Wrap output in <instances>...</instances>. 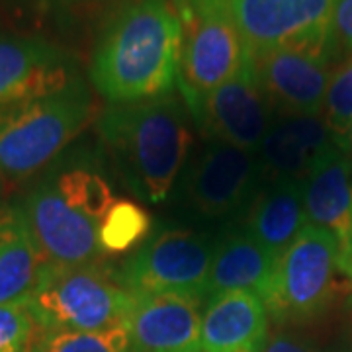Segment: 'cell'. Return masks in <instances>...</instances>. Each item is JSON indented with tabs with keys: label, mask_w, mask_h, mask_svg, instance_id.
<instances>
[{
	"label": "cell",
	"mask_w": 352,
	"mask_h": 352,
	"mask_svg": "<svg viewBox=\"0 0 352 352\" xmlns=\"http://www.w3.org/2000/svg\"><path fill=\"white\" fill-rule=\"evenodd\" d=\"M182 25L173 0H127L102 28L90 80L110 104L170 94L180 73Z\"/></svg>",
	"instance_id": "obj_1"
},
{
	"label": "cell",
	"mask_w": 352,
	"mask_h": 352,
	"mask_svg": "<svg viewBox=\"0 0 352 352\" xmlns=\"http://www.w3.org/2000/svg\"><path fill=\"white\" fill-rule=\"evenodd\" d=\"M192 113L175 92L133 104H110L98 135L131 194L161 204L180 180L192 145Z\"/></svg>",
	"instance_id": "obj_2"
},
{
	"label": "cell",
	"mask_w": 352,
	"mask_h": 352,
	"mask_svg": "<svg viewBox=\"0 0 352 352\" xmlns=\"http://www.w3.org/2000/svg\"><path fill=\"white\" fill-rule=\"evenodd\" d=\"M94 100L76 76L61 90L0 106V170L22 180L53 161L90 124Z\"/></svg>",
	"instance_id": "obj_3"
},
{
	"label": "cell",
	"mask_w": 352,
	"mask_h": 352,
	"mask_svg": "<svg viewBox=\"0 0 352 352\" xmlns=\"http://www.w3.org/2000/svg\"><path fill=\"white\" fill-rule=\"evenodd\" d=\"M25 303L39 331L104 333L127 325L135 296L100 264H45Z\"/></svg>",
	"instance_id": "obj_4"
},
{
	"label": "cell",
	"mask_w": 352,
	"mask_h": 352,
	"mask_svg": "<svg viewBox=\"0 0 352 352\" xmlns=\"http://www.w3.org/2000/svg\"><path fill=\"white\" fill-rule=\"evenodd\" d=\"M268 175L258 151L210 141L178 180V208L221 231L239 226Z\"/></svg>",
	"instance_id": "obj_5"
},
{
	"label": "cell",
	"mask_w": 352,
	"mask_h": 352,
	"mask_svg": "<svg viewBox=\"0 0 352 352\" xmlns=\"http://www.w3.org/2000/svg\"><path fill=\"white\" fill-rule=\"evenodd\" d=\"M217 241L219 231L163 229L143 241L113 278L133 296L180 294L204 302Z\"/></svg>",
	"instance_id": "obj_6"
},
{
	"label": "cell",
	"mask_w": 352,
	"mask_h": 352,
	"mask_svg": "<svg viewBox=\"0 0 352 352\" xmlns=\"http://www.w3.org/2000/svg\"><path fill=\"white\" fill-rule=\"evenodd\" d=\"M180 25L178 87L186 102L221 87L241 71L249 51L226 0H173Z\"/></svg>",
	"instance_id": "obj_7"
},
{
	"label": "cell",
	"mask_w": 352,
	"mask_h": 352,
	"mask_svg": "<svg viewBox=\"0 0 352 352\" xmlns=\"http://www.w3.org/2000/svg\"><path fill=\"white\" fill-rule=\"evenodd\" d=\"M339 270V241L323 227L307 226L276 263L263 298L276 323H302L327 309Z\"/></svg>",
	"instance_id": "obj_8"
},
{
	"label": "cell",
	"mask_w": 352,
	"mask_h": 352,
	"mask_svg": "<svg viewBox=\"0 0 352 352\" xmlns=\"http://www.w3.org/2000/svg\"><path fill=\"white\" fill-rule=\"evenodd\" d=\"M245 47L258 57L280 47L335 45L337 0H226Z\"/></svg>",
	"instance_id": "obj_9"
},
{
	"label": "cell",
	"mask_w": 352,
	"mask_h": 352,
	"mask_svg": "<svg viewBox=\"0 0 352 352\" xmlns=\"http://www.w3.org/2000/svg\"><path fill=\"white\" fill-rule=\"evenodd\" d=\"M192 120L210 141L258 151L276 112L264 94L251 55L235 76L196 100L186 102Z\"/></svg>",
	"instance_id": "obj_10"
},
{
	"label": "cell",
	"mask_w": 352,
	"mask_h": 352,
	"mask_svg": "<svg viewBox=\"0 0 352 352\" xmlns=\"http://www.w3.org/2000/svg\"><path fill=\"white\" fill-rule=\"evenodd\" d=\"M28 226L47 264H98L104 256L100 226L71 201L50 178L22 204Z\"/></svg>",
	"instance_id": "obj_11"
},
{
	"label": "cell",
	"mask_w": 352,
	"mask_h": 352,
	"mask_svg": "<svg viewBox=\"0 0 352 352\" xmlns=\"http://www.w3.org/2000/svg\"><path fill=\"white\" fill-rule=\"evenodd\" d=\"M333 47H280L251 57L276 116H321L333 76Z\"/></svg>",
	"instance_id": "obj_12"
},
{
	"label": "cell",
	"mask_w": 352,
	"mask_h": 352,
	"mask_svg": "<svg viewBox=\"0 0 352 352\" xmlns=\"http://www.w3.org/2000/svg\"><path fill=\"white\" fill-rule=\"evenodd\" d=\"M201 300L180 294L135 296L127 319L131 352H204Z\"/></svg>",
	"instance_id": "obj_13"
},
{
	"label": "cell",
	"mask_w": 352,
	"mask_h": 352,
	"mask_svg": "<svg viewBox=\"0 0 352 352\" xmlns=\"http://www.w3.org/2000/svg\"><path fill=\"white\" fill-rule=\"evenodd\" d=\"M76 78L71 59L45 39L0 36V106L45 96Z\"/></svg>",
	"instance_id": "obj_14"
},
{
	"label": "cell",
	"mask_w": 352,
	"mask_h": 352,
	"mask_svg": "<svg viewBox=\"0 0 352 352\" xmlns=\"http://www.w3.org/2000/svg\"><path fill=\"white\" fill-rule=\"evenodd\" d=\"M307 223L331 231L339 243L352 227V151L335 138L303 178Z\"/></svg>",
	"instance_id": "obj_15"
},
{
	"label": "cell",
	"mask_w": 352,
	"mask_h": 352,
	"mask_svg": "<svg viewBox=\"0 0 352 352\" xmlns=\"http://www.w3.org/2000/svg\"><path fill=\"white\" fill-rule=\"evenodd\" d=\"M270 315L254 292L233 289L206 300L201 314L204 352H261Z\"/></svg>",
	"instance_id": "obj_16"
},
{
	"label": "cell",
	"mask_w": 352,
	"mask_h": 352,
	"mask_svg": "<svg viewBox=\"0 0 352 352\" xmlns=\"http://www.w3.org/2000/svg\"><path fill=\"white\" fill-rule=\"evenodd\" d=\"M239 226L278 261L307 226L303 180L268 176Z\"/></svg>",
	"instance_id": "obj_17"
},
{
	"label": "cell",
	"mask_w": 352,
	"mask_h": 352,
	"mask_svg": "<svg viewBox=\"0 0 352 352\" xmlns=\"http://www.w3.org/2000/svg\"><path fill=\"white\" fill-rule=\"evenodd\" d=\"M333 139L321 116H276L258 155L268 176L303 180Z\"/></svg>",
	"instance_id": "obj_18"
},
{
	"label": "cell",
	"mask_w": 352,
	"mask_h": 352,
	"mask_svg": "<svg viewBox=\"0 0 352 352\" xmlns=\"http://www.w3.org/2000/svg\"><path fill=\"white\" fill-rule=\"evenodd\" d=\"M276 263V258L243 227H227L219 231L214 263L206 284V300L233 289L254 292L263 300L274 276Z\"/></svg>",
	"instance_id": "obj_19"
},
{
	"label": "cell",
	"mask_w": 352,
	"mask_h": 352,
	"mask_svg": "<svg viewBox=\"0 0 352 352\" xmlns=\"http://www.w3.org/2000/svg\"><path fill=\"white\" fill-rule=\"evenodd\" d=\"M45 264L22 206L0 208V305L28 302Z\"/></svg>",
	"instance_id": "obj_20"
},
{
	"label": "cell",
	"mask_w": 352,
	"mask_h": 352,
	"mask_svg": "<svg viewBox=\"0 0 352 352\" xmlns=\"http://www.w3.org/2000/svg\"><path fill=\"white\" fill-rule=\"evenodd\" d=\"M151 217L149 214L129 200H116L110 212L100 223V247L104 252L135 251L151 233Z\"/></svg>",
	"instance_id": "obj_21"
},
{
	"label": "cell",
	"mask_w": 352,
	"mask_h": 352,
	"mask_svg": "<svg viewBox=\"0 0 352 352\" xmlns=\"http://www.w3.org/2000/svg\"><path fill=\"white\" fill-rule=\"evenodd\" d=\"M53 180L65 196L75 201L98 226L116 201L108 180L90 166H73L53 176Z\"/></svg>",
	"instance_id": "obj_22"
},
{
	"label": "cell",
	"mask_w": 352,
	"mask_h": 352,
	"mask_svg": "<svg viewBox=\"0 0 352 352\" xmlns=\"http://www.w3.org/2000/svg\"><path fill=\"white\" fill-rule=\"evenodd\" d=\"M30 352H131L127 325L104 333L39 331Z\"/></svg>",
	"instance_id": "obj_23"
},
{
	"label": "cell",
	"mask_w": 352,
	"mask_h": 352,
	"mask_svg": "<svg viewBox=\"0 0 352 352\" xmlns=\"http://www.w3.org/2000/svg\"><path fill=\"white\" fill-rule=\"evenodd\" d=\"M323 110V120L327 122L331 133L335 138H346L352 124V59L331 76Z\"/></svg>",
	"instance_id": "obj_24"
},
{
	"label": "cell",
	"mask_w": 352,
	"mask_h": 352,
	"mask_svg": "<svg viewBox=\"0 0 352 352\" xmlns=\"http://www.w3.org/2000/svg\"><path fill=\"white\" fill-rule=\"evenodd\" d=\"M38 333L28 303L0 305V352H30Z\"/></svg>",
	"instance_id": "obj_25"
},
{
	"label": "cell",
	"mask_w": 352,
	"mask_h": 352,
	"mask_svg": "<svg viewBox=\"0 0 352 352\" xmlns=\"http://www.w3.org/2000/svg\"><path fill=\"white\" fill-rule=\"evenodd\" d=\"M333 32L340 43L352 51V0H337L335 18H333Z\"/></svg>",
	"instance_id": "obj_26"
},
{
	"label": "cell",
	"mask_w": 352,
	"mask_h": 352,
	"mask_svg": "<svg viewBox=\"0 0 352 352\" xmlns=\"http://www.w3.org/2000/svg\"><path fill=\"white\" fill-rule=\"evenodd\" d=\"M261 352H317L309 344H305L303 340L296 339L286 333H276L272 337H268L266 344Z\"/></svg>",
	"instance_id": "obj_27"
},
{
	"label": "cell",
	"mask_w": 352,
	"mask_h": 352,
	"mask_svg": "<svg viewBox=\"0 0 352 352\" xmlns=\"http://www.w3.org/2000/svg\"><path fill=\"white\" fill-rule=\"evenodd\" d=\"M339 270L352 278V227L346 239L339 243Z\"/></svg>",
	"instance_id": "obj_28"
},
{
	"label": "cell",
	"mask_w": 352,
	"mask_h": 352,
	"mask_svg": "<svg viewBox=\"0 0 352 352\" xmlns=\"http://www.w3.org/2000/svg\"><path fill=\"white\" fill-rule=\"evenodd\" d=\"M4 192H6V176L2 175V170H0V200L4 196Z\"/></svg>",
	"instance_id": "obj_29"
},
{
	"label": "cell",
	"mask_w": 352,
	"mask_h": 352,
	"mask_svg": "<svg viewBox=\"0 0 352 352\" xmlns=\"http://www.w3.org/2000/svg\"><path fill=\"white\" fill-rule=\"evenodd\" d=\"M344 141L349 143V147H351V151H352V124H351V129H349V133H346V138H344Z\"/></svg>",
	"instance_id": "obj_30"
}]
</instances>
